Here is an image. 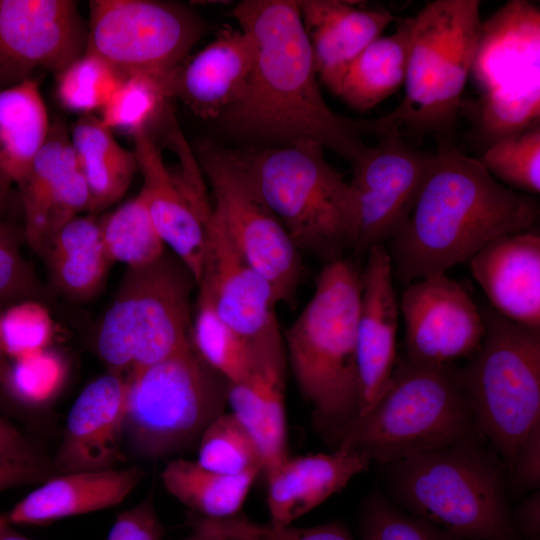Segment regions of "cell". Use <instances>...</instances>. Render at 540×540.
Here are the masks:
<instances>
[{
  "mask_svg": "<svg viewBox=\"0 0 540 540\" xmlns=\"http://www.w3.org/2000/svg\"><path fill=\"white\" fill-rule=\"evenodd\" d=\"M233 15L254 44L244 96L220 118L240 135L280 145L313 141L352 163L368 150L361 136L378 121L334 113L320 92L310 44L295 0H244Z\"/></svg>",
  "mask_w": 540,
  "mask_h": 540,
  "instance_id": "6da1fadb",
  "label": "cell"
},
{
  "mask_svg": "<svg viewBox=\"0 0 540 540\" xmlns=\"http://www.w3.org/2000/svg\"><path fill=\"white\" fill-rule=\"evenodd\" d=\"M538 219L535 196L504 186L477 158L441 140L388 253L399 279L417 281L446 274L493 240L533 228Z\"/></svg>",
  "mask_w": 540,
  "mask_h": 540,
  "instance_id": "7a4b0ae2",
  "label": "cell"
},
{
  "mask_svg": "<svg viewBox=\"0 0 540 540\" xmlns=\"http://www.w3.org/2000/svg\"><path fill=\"white\" fill-rule=\"evenodd\" d=\"M362 270L347 258L325 263L313 296L283 334L287 363L328 443L358 414L357 322Z\"/></svg>",
  "mask_w": 540,
  "mask_h": 540,
  "instance_id": "3957f363",
  "label": "cell"
},
{
  "mask_svg": "<svg viewBox=\"0 0 540 540\" xmlns=\"http://www.w3.org/2000/svg\"><path fill=\"white\" fill-rule=\"evenodd\" d=\"M383 493L400 509L463 540H521L507 494V470L474 440L381 465Z\"/></svg>",
  "mask_w": 540,
  "mask_h": 540,
  "instance_id": "277c9868",
  "label": "cell"
},
{
  "mask_svg": "<svg viewBox=\"0 0 540 540\" xmlns=\"http://www.w3.org/2000/svg\"><path fill=\"white\" fill-rule=\"evenodd\" d=\"M454 365L403 358L372 407L327 444L385 465L446 446L483 440Z\"/></svg>",
  "mask_w": 540,
  "mask_h": 540,
  "instance_id": "5b68a950",
  "label": "cell"
},
{
  "mask_svg": "<svg viewBox=\"0 0 540 540\" xmlns=\"http://www.w3.org/2000/svg\"><path fill=\"white\" fill-rule=\"evenodd\" d=\"M238 154L301 253L329 263L353 251L355 193L328 164L322 145L302 141Z\"/></svg>",
  "mask_w": 540,
  "mask_h": 540,
  "instance_id": "8992f818",
  "label": "cell"
},
{
  "mask_svg": "<svg viewBox=\"0 0 540 540\" xmlns=\"http://www.w3.org/2000/svg\"><path fill=\"white\" fill-rule=\"evenodd\" d=\"M478 0H435L410 18L404 97L379 119L385 135L434 133L448 141L461 105L482 27Z\"/></svg>",
  "mask_w": 540,
  "mask_h": 540,
  "instance_id": "52a82bcc",
  "label": "cell"
},
{
  "mask_svg": "<svg viewBox=\"0 0 540 540\" xmlns=\"http://www.w3.org/2000/svg\"><path fill=\"white\" fill-rule=\"evenodd\" d=\"M481 313L482 343L455 371L479 435L508 473L520 443L540 423V333L491 306Z\"/></svg>",
  "mask_w": 540,
  "mask_h": 540,
  "instance_id": "ba28073f",
  "label": "cell"
},
{
  "mask_svg": "<svg viewBox=\"0 0 540 540\" xmlns=\"http://www.w3.org/2000/svg\"><path fill=\"white\" fill-rule=\"evenodd\" d=\"M540 10L506 3L482 27L473 59L478 98L469 103L474 141L482 151L540 120Z\"/></svg>",
  "mask_w": 540,
  "mask_h": 540,
  "instance_id": "9c48e42d",
  "label": "cell"
},
{
  "mask_svg": "<svg viewBox=\"0 0 540 540\" xmlns=\"http://www.w3.org/2000/svg\"><path fill=\"white\" fill-rule=\"evenodd\" d=\"M196 281L172 252L127 268L100 323L96 349L109 372L122 375L158 363L191 343Z\"/></svg>",
  "mask_w": 540,
  "mask_h": 540,
  "instance_id": "30bf717a",
  "label": "cell"
},
{
  "mask_svg": "<svg viewBox=\"0 0 540 540\" xmlns=\"http://www.w3.org/2000/svg\"><path fill=\"white\" fill-rule=\"evenodd\" d=\"M126 380L124 441L141 458L159 459L198 443L227 405L229 382L192 342Z\"/></svg>",
  "mask_w": 540,
  "mask_h": 540,
  "instance_id": "8fae6325",
  "label": "cell"
},
{
  "mask_svg": "<svg viewBox=\"0 0 540 540\" xmlns=\"http://www.w3.org/2000/svg\"><path fill=\"white\" fill-rule=\"evenodd\" d=\"M197 153L211 188L214 212L269 282L277 304L293 306L303 275L301 252L263 199L237 151L202 143Z\"/></svg>",
  "mask_w": 540,
  "mask_h": 540,
  "instance_id": "7c38bea8",
  "label": "cell"
},
{
  "mask_svg": "<svg viewBox=\"0 0 540 540\" xmlns=\"http://www.w3.org/2000/svg\"><path fill=\"white\" fill-rule=\"evenodd\" d=\"M85 53L122 77L164 76L188 57L205 30L188 7L154 0H93Z\"/></svg>",
  "mask_w": 540,
  "mask_h": 540,
  "instance_id": "4fadbf2b",
  "label": "cell"
},
{
  "mask_svg": "<svg viewBox=\"0 0 540 540\" xmlns=\"http://www.w3.org/2000/svg\"><path fill=\"white\" fill-rule=\"evenodd\" d=\"M375 147L353 162L350 185L356 199L353 253L366 256L389 241L408 217L430 171L433 155L408 145L391 128Z\"/></svg>",
  "mask_w": 540,
  "mask_h": 540,
  "instance_id": "5bb4252c",
  "label": "cell"
},
{
  "mask_svg": "<svg viewBox=\"0 0 540 540\" xmlns=\"http://www.w3.org/2000/svg\"><path fill=\"white\" fill-rule=\"evenodd\" d=\"M138 169L143 176L140 195L153 224L172 252L200 281L206 240V219L212 203L196 161L186 145L177 149L181 175H174L164 164L161 151L147 129L132 134Z\"/></svg>",
  "mask_w": 540,
  "mask_h": 540,
  "instance_id": "9a60e30c",
  "label": "cell"
},
{
  "mask_svg": "<svg viewBox=\"0 0 540 540\" xmlns=\"http://www.w3.org/2000/svg\"><path fill=\"white\" fill-rule=\"evenodd\" d=\"M87 29L74 1L0 0V88L62 71L84 55Z\"/></svg>",
  "mask_w": 540,
  "mask_h": 540,
  "instance_id": "2e32d148",
  "label": "cell"
},
{
  "mask_svg": "<svg viewBox=\"0 0 540 540\" xmlns=\"http://www.w3.org/2000/svg\"><path fill=\"white\" fill-rule=\"evenodd\" d=\"M399 309L405 325L406 359L428 365H453L480 347L485 324L465 288L446 274L410 284Z\"/></svg>",
  "mask_w": 540,
  "mask_h": 540,
  "instance_id": "e0dca14e",
  "label": "cell"
},
{
  "mask_svg": "<svg viewBox=\"0 0 540 540\" xmlns=\"http://www.w3.org/2000/svg\"><path fill=\"white\" fill-rule=\"evenodd\" d=\"M251 366L240 381L229 383L227 404L255 440L267 474L288 457L285 389L287 357L275 318L250 339Z\"/></svg>",
  "mask_w": 540,
  "mask_h": 540,
  "instance_id": "ac0fdd59",
  "label": "cell"
},
{
  "mask_svg": "<svg viewBox=\"0 0 540 540\" xmlns=\"http://www.w3.org/2000/svg\"><path fill=\"white\" fill-rule=\"evenodd\" d=\"M205 227L203 269L197 286L208 291L219 316L232 329L251 339L277 318L272 287L235 244L213 208Z\"/></svg>",
  "mask_w": 540,
  "mask_h": 540,
  "instance_id": "d6986e66",
  "label": "cell"
},
{
  "mask_svg": "<svg viewBox=\"0 0 540 540\" xmlns=\"http://www.w3.org/2000/svg\"><path fill=\"white\" fill-rule=\"evenodd\" d=\"M254 56L250 35L240 27H226L162 81L169 98H178L201 118H218L244 96Z\"/></svg>",
  "mask_w": 540,
  "mask_h": 540,
  "instance_id": "ffe728a7",
  "label": "cell"
},
{
  "mask_svg": "<svg viewBox=\"0 0 540 540\" xmlns=\"http://www.w3.org/2000/svg\"><path fill=\"white\" fill-rule=\"evenodd\" d=\"M127 380L108 372L90 382L73 403L52 460L59 473L116 468L124 443Z\"/></svg>",
  "mask_w": 540,
  "mask_h": 540,
  "instance_id": "44dd1931",
  "label": "cell"
},
{
  "mask_svg": "<svg viewBox=\"0 0 540 540\" xmlns=\"http://www.w3.org/2000/svg\"><path fill=\"white\" fill-rule=\"evenodd\" d=\"M400 309L392 283V262L384 245L372 247L362 270L357 322L358 415L376 402L397 361Z\"/></svg>",
  "mask_w": 540,
  "mask_h": 540,
  "instance_id": "7402d4cb",
  "label": "cell"
},
{
  "mask_svg": "<svg viewBox=\"0 0 540 540\" xmlns=\"http://www.w3.org/2000/svg\"><path fill=\"white\" fill-rule=\"evenodd\" d=\"M491 307L540 333V234L534 227L499 237L469 261Z\"/></svg>",
  "mask_w": 540,
  "mask_h": 540,
  "instance_id": "603a6c76",
  "label": "cell"
},
{
  "mask_svg": "<svg viewBox=\"0 0 540 540\" xmlns=\"http://www.w3.org/2000/svg\"><path fill=\"white\" fill-rule=\"evenodd\" d=\"M298 4L318 79L338 96L351 63L395 17L389 11L362 9L338 0Z\"/></svg>",
  "mask_w": 540,
  "mask_h": 540,
  "instance_id": "cb8c5ba5",
  "label": "cell"
},
{
  "mask_svg": "<svg viewBox=\"0 0 540 540\" xmlns=\"http://www.w3.org/2000/svg\"><path fill=\"white\" fill-rule=\"evenodd\" d=\"M143 475L138 466L52 475L12 507L8 522L43 525L119 505Z\"/></svg>",
  "mask_w": 540,
  "mask_h": 540,
  "instance_id": "d4e9b609",
  "label": "cell"
},
{
  "mask_svg": "<svg viewBox=\"0 0 540 540\" xmlns=\"http://www.w3.org/2000/svg\"><path fill=\"white\" fill-rule=\"evenodd\" d=\"M371 461L345 450L287 457L266 474L270 522L288 525L340 492Z\"/></svg>",
  "mask_w": 540,
  "mask_h": 540,
  "instance_id": "484cf974",
  "label": "cell"
},
{
  "mask_svg": "<svg viewBox=\"0 0 540 540\" xmlns=\"http://www.w3.org/2000/svg\"><path fill=\"white\" fill-rule=\"evenodd\" d=\"M43 259L56 290L76 301H86L100 290L112 263L102 240L100 220L93 216H77L65 224Z\"/></svg>",
  "mask_w": 540,
  "mask_h": 540,
  "instance_id": "4316f807",
  "label": "cell"
},
{
  "mask_svg": "<svg viewBox=\"0 0 540 540\" xmlns=\"http://www.w3.org/2000/svg\"><path fill=\"white\" fill-rule=\"evenodd\" d=\"M70 141L88 188V211L98 213L127 191L138 169L135 153L123 148L110 129L91 114L78 119Z\"/></svg>",
  "mask_w": 540,
  "mask_h": 540,
  "instance_id": "83f0119b",
  "label": "cell"
},
{
  "mask_svg": "<svg viewBox=\"0 0 540 540\" xmlns=\"http://www.w3.org/2000/svg\"><path fill=\"white\" fill-rule=\"evenodd\" d=\"M38 83L30 78L0 88V179L19 185L50 130Z\"/></svg>",
  "mask_w": 540,
  "mask_h": 540,
  "instance_id": "f1b7e54d",
  "label": "cell"
},
{
  "mask_svg": "<svg viewBox=\"0 0 540 540\" xmlns=\"http://www.w3.org/2000/svg\"><path fill=\"white\" fill-rule=\"evenodd\" d=\"M410 33V18L402 20L394 33L375 39L351 63L338 95L351 109L367 111L404 85Z\"/></svg>",
  "mask_w": 540,
  "mask_h": 540,
  "instance_id": "f546056e",
  "label": "cell"
},
{
  "mask_svg": "<svg viewBox=\"0 0 540 540\" xmlns=\"http://www.w3.org/2000/svg\"><path fill=\"white\" fill-rule=\"evenodd\" d=\"M259 470L227 475L184 458L171 460L161 473L165 489L178 501L206 518L239 514Z\"/></svg>",
  "mask_w": 540,
  "mask_h": 540,
  "instance_id": "4dcf8cb0",
  "label": "cell"
},
{
  "mask_svg": "<svg viewBox=\"0 0 540 540\" xmlns=\"http://www.w3.org/2000/svg\"><path fill=\"white\" fill-rule=\"evenodd\" d=\"M191 342L200 357L229 383L242 380L251 366V343L218 314L208 291L197 286Z\"/></svg>",
  "mask_w": 540,
  "mask_h": 540,
  "instance_id": "1f68e13d",
  "label": "cell"
},
{
  "mask_svg": "<svg viewBox=\"0 0 540 540\" xmlns=\"http://www.w3.org/2000/svg\"><path fill=\"white\" fill-rule=\"evenodd\" d=\"M100 228L110 261L127 268L149 265L166 252L140 194L101 219Z\"/></svg>",
  "mask_w": 540,
  "mask_h": 540,
  "instance_id": "d6a6232c",
  "label": "cell"
},
{
  "mask_svg": "<svg viewBox=\"0 0 540 540\" xmlns=\"http://www.w3.org/2000/svg\"><path fill=\"white\" fill-rule=\"evenodd\" d=\"M198 446L197 462L208 470L227 475L263 472L255 440L232 413L216 417L202 433Z\"/></svg>",
  "mask_w": 540,
  "mask_h": 540,
  "instance_id": "836d02e7",
  "label": "cell"
},
{
  "mask_svg": "<svg viewBox=\"0 0 540 540\" xmlns=\"http://www.w3.org/2000/svg\"><path fill=\"white\" fill-rule=\"evenodd\" d=\"M169 99L161 76L128 75L100 110L99 119L110 130L149 131V125L164 114Z\"/></svg>",
  "mask_w": 540,
  "mask_h": 540,
  "instance_id": "e575fe53",
  "label": "cell"
},
{
  "mask_svg": "<svg viewBox=\"0 0 540 540\" xmlns=\"http://www.w3.org/2000/svg\"><path fill=\"white\" fill-rule=\"evenodd\" d=\"M477 160L501 184L536 196L540 193V125L500 140Z\"/></svg>",
  "mask_w": 540,
  "mask_h": 540,
  "instance_id": "d590c367",
  "label": "cell"
},
{
  "mask_svg": "<svg viewBox=\"0 0 540 540\" xmlns=\"http://www.w3.org/2000/svg\"><path fill=\"white\" fill-rule=\"evenodd\" d=\"M193 532L217 540H354L348 529L338 522L313 527H294L260 523L242 515L227 518H206L190 515Z\"/></svg>",
  "mask_w": 540,
  "mask_h": 540,
  "instance_id": "8d00e7d4",
  "label": "cell"
},
{
  "mask_svg": "<svg viewBox=\"0 0 540 540\" xmlns=\"http://www.w3.org/2000/svg\"><path fill=\"white\" fill-rule=\"evenodd\" d=\"M122 79L105 61L84 53L57 73V98L67 110L89 114L102 109Z\"/></svg>",
  "mask_w": 540,
  "mask_h": 540,
  "instance_id": "74e56055",
  "label": "cell"
},
{
  "mask_svg": "<svg viewBox=\"0 0 540 540\" xmlns=\"http://www.w3.org/2000/svg\"><path fill=\"white\" fill-rule=\"evenodd\" d=\"M359 530L361 540H463L400 509L378 491L362 504Z\"/></svg>",
  "mask_w": 540,
  "mask_h": 540,
  "instance_id": "f35d334b",
  "label": "cell"
},
{
  "mask_svg": "<svg viewBox=\"0 0 540 540\" xmlns=\"http://www.w3.org/2000/svg\"><path fill=\"white\" fill-rule=\"evenodd\" d=\"M66 374L57 354L47 348L13 359L4 365L0 381L8 394L29 406L42 405L60 389Z\"/></svg>",
  "mask_w": 540,
  "mask_h": 540,
  "instance_id": "ab89813d",
  "label": "cell"
},
{
  "mask_svg": "<svg viewBox=\"0 0 540 540\" xmlns=\"http://www.w3.org/2000/svg\"><path fill=\"white\" fill-rule=\"evenodd\" d=\"M37 300L14 303L0 313V350L12 359L45 349L52 335L51 319Z\"/></svg>",
  "mask_w": 540,
  "mask_h": 540,
  "instance_id": "60d3db41",
  "label": "cell"
},
{
  "mask_svg": "<svg viewBox=\"0 0 540 540\" xmlns=\"http://www.w3.org/2000/svg\"><path fill=\"white\" fill-rule=\"evenodd\" d=\"M42 286L21 254L17 230L0 219V303L36 300Z\"/></svg>",
  "mask_w": 540,
  "mask_h": 540,
  "instance_id": "b9f144b4",
  "label": "cell"
},
{
  "mask_svg": "<svg viewBox=\"0 0 540 540\" xmlns=\"http://www.w3.org/2000/svg\"><path fill=\"white\" fill-rule=\"evenodd\" d=\"M163 526L152 497L120 513L106 540H162Z\"/></svg>",
  "mask_w": 540,
  "mask_h": 540,
  "instance_id": "7bdbcfd3",
  "label": "cell"
},
{
  "mask_svg": "<svg viewBox=\"0 0 540 540\" xmlns=\"http://www.w3.org/2000/svg\"><path fill=\"white\" fill-rule=\"evenodd\" d=\"M508 473L520 487L539 489L540 423L536 424L520 443Z\"/></svg>",
  "mask_w": 540,
  "mask_h": 540,
  "instance_id": "ee69618b",
  "label": "cell"
},
{
  "mask_svg": "<svg viewBox=\"0 0 540 540\" xmlns=\"http://www.w3.org/2000/svg\"><path fill=\"white\" fill-rule=\"evenodd\" d=\"M0 459L40 463V455L15 425L0 415Z\"/></svg>",
  "mask_w": 540,
  "mask_h": 540,
  "instance_id": "f6af8a7d",
  "label": "cell"
},
{
  "mask_svg": "<svg viewBox=\"0 0 540 540\" xmlns=\"http://www.w3.org/2000/svg\"><path fill=\"white\" fill-rule=\"evenodd\" d=\"M50 470L43 464L0 459V492L10 488L43 482Z\"/></svg>",
  "mask_w": 540,
  "mask_h": 540,
  "instance_id": "bcb514c9",
  "label": "cell"
},
{
  "mask_svg": "<svg viewBox=\"0 0 540 540\" xmlns=\"http://www.w3.org/2000/svg\"><path fill=\"white\" fill-rule=\"evenodd\" d=\"M514 528L521 539H540V493L537 490L512 512Z\"/></svg>",
  "mask_w": 540,
  "mask_h": 540,
  "instance_id": "7dc6e473",
  "label": "cell"
},
{
  "mask_svg": "<svg viewBox=\"0 0 540 540\" xmlns=\"http://www.w3.org/2000/svg\"><path fill=\"white\" fill-rule=\"evenodd\" d=\"M10 189L11 187L0 179V219H2V215L9 198Z\"/></svg>",
  "mask_w": 540,
  "mask_h": 540,
  "instance_id": "c3c4849f",
  "label": "cell"
},
{
  "mask_svg": "<svg viewBox=\"0 0 540 540\" xmlns=\"http://www.w3.org/2000/svg\"><path fill=\"white\" fill-rule=\"evenodd\" d=\"M0 540H32L19 533H16L8 527L1 535Z\"/></svg>",
  "mask_w": 540,
  "mask_h": 540,
  "instance_id": "681fc988",
  "label": "cell"
},
{
  "mask_svg": "<svg viewBox=\"0 0 540 540\" xmlns=\"http://www.w3.org/2000/svg\"><path fill=\"white\" fill-rule=\"evenodd\" d=\"M181 540H217V539L200 534V533L193 532L190 536Z\"/></svg>",
  "mask_w": 540,
  "mask_h": 540,
  "instance_id": "f907efd6",
  "label": "cell"
},
{
  "mask_svg": "<svg viewBox=\"0 0 540 540\" xmlns=\"http://www.w3.org/2000/svg\"><path fill=\"white\" fill-rule=\"evenodd\" d=\"M9 527L6 514H0V535Z\"/></svg>",
  "mask_w": 540,
  "mask_h": 540,
  "instance_id": "816d5d0a",
  "label": "cell"
},
{
  "mask_svg": "<svg viewBox=\"0 0 540 540\" xmlns=\"http://www.w3.org/2000/svg\"><path fill=\"white\" fill-rule=\"evenodd\" d=\"M0 308H1V303H0ZM0 313H1V311H0ZM4 365H5V363L3 361V354H2V352L0 350V373L2 372V370L4 368Z\"/></svg>",
  "mask_w": 540,
  "mask_h": 540,
  "instance_id": "f5cc1de1",
  "label": "cell"
}]
</instances>
